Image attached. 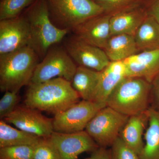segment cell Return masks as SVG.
I'll return each mask as SVG.
<instances>
[{"label":"cell","mask_w":159,"mask_h":159,"mask_svg":"<svg viewBox=\"0 0 159 159\" xmlns=\"http://www.w3.org/2000/svg\"><path fill=\"white\" fill-rule=\"evenodd\" d=\"M80 98L71 82L56 77L40 83H30L24 103L26 106L55 115L65 110Z\"/></svg>","instance_id":"cell-1"},{"label":"cell","mask_w":159,"mask_h":159,"mask_svg":"<svg viewBox=\"0 0 159 159\" xmlns=\"http://www.w3.org/2000/svg\"><path fill=\"white\" fill-rule=\"evenodd\" d=\"M39 57L30 46L0 55V90L18 93L31 83Z\"/></svg>","instance_id":"cell-2"},{"label":"cell","mask_w":159,"mask_h":159,"mask_svg":"<svg viewBox=\"0 0 159 159\" xmlns=\"http://www.w3.org/2000/svg\"><path fill=\"white\" fill-rule=\"evenodd\" d=\"M26 18L31 33L30 47L42 59L51 47L61 41L70 31L58 28L52 21L47 0H34Z\"/></svg>","instance_id":"cell-3"},{"label":"cell","mask_w":159,"mask_h":159,"mask_svg":"<svg viewBox=\"0 0 159 159\" xmlns=\"http://www.w3.org/2000/svg\"><path fill=\"white\" fill-rule=\"evenodd\" d=\"M151 84L142 77H126L109 96L107 106L130 117L143 113L149 108Z\"/></svg>","instance_id":"cell-4"},{"label":"cell","mask_w":159,"mask_h":159,"mask_svg":"<svg viewBox=\"0 0 159 159\" xmlns=\"http://www.w3.org/2000/svg\"><path fill=\"white\" fill-rule=\"evenodd\" d=\"M51 20L58 28L73 30L91 18L104 13L92 0H47Z\"/></svg>","instance_id":"cell-5"},{"label":"cell","mask_w":159,"mask_h":159,"mask_svg":"<svg viewBox=\"0 0 159 159\" xmlns=\"http://www.w3.org/2000/svg\"><path fill=\"white\" fill-rule=\"evenodd\" d=\"M129 118L107 106L91 119L85 130L99 147L109 148L119 138Z\"/></svg>","instance_id":"cell-6"},{"label":"cell","mask_w":159,"mask_h":159,"mask_svg":"<svg viewBox=\"0 0 159 159\" xmlns=\"http://www.w3.org/2000/svg\"><path fill=\"white\" fill-rule=\"evenodd\" d=\"M77 68L66 49L51 48L36 66L31 83L45 82L56 77L71 82Z\"/></svg>","instance_id":"cell-7"},{"label":"cell","mask_w":159,"mask_h":159,"mask_svg":"<svg viewBox=\"0 0 159 159\" xmlns=\"http://www.w3.org/2000/svg\"><path fill=\"white\" fill-rule=\"evenodd\" d=\"M102 108L93 101L80 100L54 115L53 119L54 131L70 134L85 130L89 122Z\"/></svg>","instance_id":"cell-8"},{"label":"cell","mask_w":159,"mask_h":159,"mask_svg":"<svg viewBox=\"0 0 159 159\" xmlns=\"http://www.w3.org/2000/svg\"><path fill=\"white\" fill-rule=\"evenodd\" d=\"M3 120L13 124L19 129L40 138H49L54 131L53 119L44 116L38 110L25 105L18 106Z\"/></svg>","instance_id":"cell-9"},{"label":"cell","mask_w":159,"mask_h":159,"mask_svg":"<svg viewBox=\"0 0 159 159\" xmlns=\"http://www.w3.org/2000/svg\"><path fill=\"white\" fill-rule=\"evenodd\" d=\"M31 37L27 18L18 16L0 20V55L30 46Z\"/></svg>","instance_id":"cell-10"},{"label":"cell","mask_w":159,"mask_h":159,"mask_svg":"<svg viewBox=\"0 0 159 159\" xmlns=\"http://www.w3.org/2000/svg\"><path fill=\"white\" fill-rule=\"evenodd\" d=\"M65 49L79 66L101 71L111 62L103 49L92 45L74 35L66 41Z\"/></svg>","instance_id":"cell-11"},{"label":"cell","mask_w":159,"mask_h":159,"mask_svg":"<svg viewBox=\"0 0 159 159\" xmlns=\"http://www.w3.org/2000/svg\"><path fill=\"white\" fill-rule=\"evenodd\" d=\"M50 138L58 150L60 159H78L81 154L92 152L99 147L85 130L70 134L54 131Z\"/></svg>","instance_id":"cell-12"},{"label":"cell","mask_w":159,"mask_h":159,"mask_svg":"<svg viewBox=\"0 0 159 159\" xmlns=\"http://www.w3.org/2000/svg\"><path fill=\"white\" fill-rule=\"evenodd\" d=\"M111 15L103 14L87 20L72 30L74 35L83 41L102 49L111 36Z\"/></svg>","instance_id":"cell-13"},{"label":"cell","mask_w":159,"mask_h":159,"mask_svg":"<svg viewBox=\"0 0 159 159\" xmlns=\"http://www.w3.org/2000/svg\"><path fill=\"white\" fill-rule=\"evenodd\" d=\"M123 62L127 77H142L151 83L159 74V49L139 52Z\"/></svg>","instance_id":"cell-14"},{"label":"cell","mask_w":159,"mask_h":159,"mask_svg":"<svg viewBox=\"0 0 159 159\" xmlns=\"http://www.w3.org/2000/svg\"><path fill=\"white\" fill-rule=\"evenodd\" d=\"M126 77L127 72L123 61H111L101 71L99 84L93 102L101 108L106 107L107 99L111 94Z\"/></svg>","instance_id":"cell-15"},{"label":"cell","mask_w":159,"mask_h":159,"mask_svg":"<svg viewBox=\"0 0 159 159\" xmlns=\"http://www.w3.org/2000/svg\"><path fill=\"white\" fill-rule=\"evenodd\" d=\"M147 15L146 10L138 5L111 15V36L120 34L134 36Z\"/></svg>","instance_id":"cell-16"},{"label":"cell","mask_w":159,"mask_h":159,"mask_svg":"<svg viewBox=\"0 0 159 159\" xmlns=\"http://www.w3.org/2000/svg\"><path fill=\"white\" fill-rule=\"evenodd\" d=\"M148 123L147 111L143 113L131 116L119 135L122 141L139 156L144 148V131Z\"/></svg>","instance_id":"cell-17"},{"label":"cell","mask_w":159,"mask_h":159,"mask_svg":"<svg viewBox=\"0 0 159 159\" xmlns=\"http://www.w3.org/2000/svg\"><path fill=\"white\" fill-rule=\"evenodd\" d=\"M101 71L78 66L71 81L72 87L81 99L93 101L99 84Z\"/></svg>","instance_id":"cell-18"},{"label":"cell","mask_w":159,"mask_h":159,"mask_svg":"<svg viewBox=\"0 0 159 159\" xmlns=\"http://www.w3.org/2000/svg\"><path fill=\"white\" fill-rule=\"evenodd\" d=\"M103 50L110 61H123L139 52L134 36L126 34L111 36Z\"/></svg>","instance_id":"cell-19"},{"label":"cell","mask_w":159,"mask_h":159,"mask_svg":"<svg viewBox=\"0 0 159 159\" xmlns=\"http://www.w3.org/2000/svg\"><path fill=\"white\" fill-rule=\"evenodd\" d=\"M148 123L144 134V146L139 155L141 159H159V112L147 111Z\"/></svg>","instance_id":"cell-20"},{"label":"cell","mask_w":159,"mask_h":159,"mask_svg":"<svg viewBox=\"0 0 159 159\" xmlns=\"http://www.w3.org/2000/svg\"><path fill=\"white\" fill-rule=\"evenodd\" d=\"M134 37L139 52L159 49V23L148 15Z\"/></svg>","instance_id":"cell-21"},{"label":"cell","mask_w":159,"mask_h":159,"mask_svg":"<svg viewBox=\"0 0 159 159\" xmlns=\"http://www.w3.org/2000/svg\"><path fill=\"white\" fill-rule=\"evenodd\" d=\"M41 138L25 131L15 128L3 119L0 121V148L34 145Z\"/></svg>","instance_id":"cell-22"},{"label":"cell","mask_w":159,"mask_h":159,"mask_svg":"<svg viewBox=\"0 0 159 159\" xmlns=\"http://www.w3.org/2000/svg\"><path fill=\"white\" fill-rule=\"evenodd\" d=\"M34 0H1L0 20L19 16L23 9L31 6Z\"/></svg>","instance_id":"cell-23"},{"label":"cell","mask_w":159,"mask_h":159,"mask_svg":"<svg viewBox=\"0 0 159 159\" xmlns=\"http://www.w3.org/2000/svg\"><path fill=\"white\" fill-rule=\"evenodd\" d=\"M33 159H60L58 150L50 137L41 138L34 145Z\"/></svg>","instance_id":"cell-24"},{"label":"cell","mask_w":159,"mask_h":159,"mask_svg":"<svg viewBox=\"0 0 159 159\" xmlns=\"http://www.w3.org/2000/svg\"><path fill=\"white\" fill-rule=\"evenodd\" d=\"M34 145L0 148V159H33Z\"/></svg>","instance_id":"cell-25"},{"label":"cell","mask_w":159,"mask_h":159,"mask_svg":"<svg viewBox=\"0 0 159 159\" xmlns=\"http://www.w3.org/2000/svg\"><path fill=\"white\" fill-rule=\"evenodd\" d=\"M139 0H94L103 9L104 13L112 15L138 5Z\"/></svg>","instance_id":"cell-26"},{"label":"cell","mask_w":159,"mask_h":159,"mask_svg":"<svg viewBox=\"0 0 159 159\" xmlns=\"http://www.w3.org/2000/svg\"><path fill=\"white\" fill-rule=\"evenodd\" d=\"M109 148L111 159H141L139 155L129 147L119 137Z\"/></svg>","instance_id":"cell-27"},{"label":"cell","mask_w":159,"mask_h":159,"mask_svg":"<svg viewBox=\"0 0 159 159\" xmlns=\"http://www.w3.org/2000/svg\"><path fill=\"white\" fill-rule=\"evenodd\" d=\"M18 93L6 91L0 100V119H4L18 106L20 98Z\"/></svg>","instance_id":"cell-28"},{"label":"cell","mask_w":159,"mask_h":159,"mask_svg":"<svg viewBox=\"0 0 159 159\" xmlns=\"http://www.w3.org/2000/svg\"><path fill=\"white\" fill-rule=\"evenodd\" d=\"M150 84L149 107L159 112V74L153 78Z\"/></svg>","instance_id":"cell-29"},{"label":"cell","mask_w":159,"mask_h":159,"mask_svg":"<svg viewBox=\"0 0 159 159\" xmlns=\"http://www.w3.org/2000/svg\"><path fill=\"white\" fill-rule=\"evenodd\" d=\"M85 159H111L110 148L99 147Z\"/></svg>","instance_id":"cell-30"},{"label":"cell","mask_w":159,"mask_h":159,"mask_svg":"<svg viewBox=\"0 0 159 159\" xmlns=\"http://www.w3.org/2000/svg\"><path fill=\"white\" fill-rule=\"evenodd\" d=\"M145 10L148 15L154 18L159 23V0H150Z\"/></svg>","instance_id":"cell-31"},{"label":"cell","mask_w":159,"mask_h":159,"mask_svg":"<svg viewBox=\"0 0 159 159\" xmlns=\"http://www.w3.org/2000/svg\"><path fill=\"white\" fill-rule=\"evenodd\" d=\"M92 1H94V0H92Z\"/></svg>","instance_id":"cell-32"}]
</instances>
